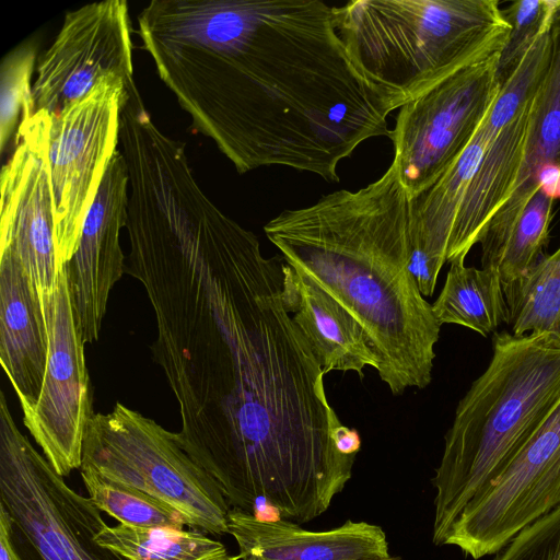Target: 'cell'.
I'll return each instance as SVG.
<instances>
[{"label":"cell","instance_id":"obj_1","mask_svg":"<svg viewBox=\"0 0 560 560\" xmlns=\"http://www.w3.org/2000/svg\"><path fill=\"white\" fill-rule=\"evenodd\" d=\"M128 237L126 272L155 315L151 350L178 402L182 448L231 509L320 516L351 479L361 438L330 406L285 306L282 257H266L211 200L154 212Z\"/></svg>","mask_w":560,"mask_h":560},{"label":"cell","instance_id":"obj_2","mask_svg":"<svg viewBox=\"0 0 560 560\" xmlns=\"http://www.w3.org/2000/svg\"><path fill=\"white\" fill-rule=\"evenodd\" d=\"M139 34L162 81L240 174L287 166L338 182L389 137L390 98L357 66L319 0H153Z\"/></svg>","mask_w":560,"mask_h":560},{"label":"cell","instance_id":"obj_3","mask_svg":"<svg viewBox=\"0 0 560 560\" xmlns=\"http://www.w3.org/2000/svg\"><path fill=\"white\" fill-rule=\"evenodd\" d=\"M411 217L412 199L392 163L359 190L283 210L264 226L284 262L361 324L395 396L431 383L441 330L409 269Z\"/></svg>","mask_w":560,"mask_h":560},{"label":"cell","instance_id":"obj_4","mask_svg":"<svg viewBox=\"0 0 560 560\" xmlns=\"http://www.w3.org/2000/svg\"><path fill=\"white\" fill-rule=\"evenodd\" d=\"M483 373L459 400L431 482L432 541L442 546L463 512L504 471L560 401V340L497 332Z\"/></svg>","mask_w":560,"mask_h":560},{"label":"cell","instance_id":"obj_5","mask_svg":"<svg viewBox=\"0 0 560 560\" xmlns=\"http://www.w3.org/2000/svg\"><path fill=\"white\" fill-rule=\"evenodd\" d=\"M337 32L395 109L447 74L501 52L511 31L497 0H352Z\"/></svg>","mask_w":560,"mask_h":560},{"label":"cell","instance_id":"obj_6","mask_svg":"<svg viewBox=\"0 0 560 560\" xmlns=\"http://www.w3.org/2000/svg\"><path fill=\"white\" fill-rule=\"evenodd\" d=\"M82 465L173 508L186 526L229 534L231 510L210 476L179 445L176 433L117 402L89 421Z\"/></svg>","mask_w":560,"mask_h":560},{"label":"cell","instance_id":"obj_7","mask_svg":"<svg viewBox=\"0 0 560 560\" xmlns=\"http://www.w3.org/2000/svg\"><path fill=\"white\" fill-rule=\"evenodd\" d=\"M0 503L26 560H128L95 541L106 525L101 511L71 489L22 433L0 444Z\"/></svg>","mask_w":560,"mask_h":560},{"label":"cell","instance_id":"obj_8","mask_svg":"<svg viewBox=\"0 0 560 560\" xmlns=\"http://www.w3.org/2000/svg\"><path fill=\"white\" fill-rule=\"evenodd\" d=\"M500 52L440 79L405 103L390 133L393 164L415 199L453 166L494 104Z\"/></svg>","mask_w":560,"mask_h":560},{"label":"cell","instance_id":"obj_9","mask_svg":"<svg viewBox=\"0 0 560 560\" xmlns=\"http://www.w3.org/2000/svg\"><path fill=\"white\" fill-rule=\"evenodd\" d=\"M127 84L112 75L88 95L51 115L49 165L55 197L58 259L74 255L83 223L116 153Z\"/></svg>","mask_w":560,"mask_h":560},{"label":"cell","instance_id":"obj_10","mask_svg":"<svg viewBox=\"0 0 560 560\" xmlns=\"http://www.w3.org/2000/svg\"><path fill=\"white\" fill-rule=\"evenodd\" d=\"M560 506V401L489 489L471 501L443 545L478 560Z\"/></svg>","mask_w":560,"mask_h":560},{"label":"cell","instance_id":"obj_11","mask_svg":"<svg viewBox=\"0 0 560 560\" xmlns=\"http://www.w3.org/2000/svg\"><path fill=\"white\" fill-rule=\"evenodd\" d=\"M48 359L37 402L23 410V423L44 457L61 477L81 468L85 431L94 415L84 341L78 329L66 267L57 287L42 300Z\"/></svg>","mask_w":560,"mask_h":560},{"label":"cell","instance_id":"obj_12","mask_svg":"<svg viewBox=\"0 0 560 560\" xmlns=\"http://www.w3.org/2000/svg\"><path fill=\"white\" fill-rule=\"evenodd\" d=\"M50 118L38 110L23 119L1 172L0 254L9 253L21 264L40 302L56 289L63 267L48 158Z\"/></svg>","mask_w":560,"mask_h":560},{"label":"cell","instance_id":"obj_13","mask_svg":"<svg viewBox=\"0 0 560 560\" xmlns=\"http://www.w3.org/2000/svg\"><path fill=\"white\" fill-rule=\"evenodd\" d=\"M131 33L125 0L94 2L67 12L57 37L38 59L33 114L57 115L112 75L135 83Z\"/></svg>","mask_w":560,"mask_h":560},{"label":"cell","instance_id":"obj_14","mask_svg":"<svg viewBox=\"0 0 560 560\" xmlns=\"http://www.w3.org/2000/svg\"><path fill=\"white\" fill-rule=\"evenodd\" d=\"M128 183L127 163L117 150L86 214L77 250L65 265L84 343L98 339L109 293L126 271L119 237L127 223Z\"/></svg>","mask_w":560,"mask_h":560},{"label":"cell","instance_id":"obj_15","mask_svg":"<svg viewBox=\"0 0 560 560\" xmlns=\"http://www.w3.org/2000/svg\"><path fill=\"white\" fill-rule=\"evenodd\" d=\"M537 93L527 97L515 89H504L492 105L487 116L490 141L458 211L447 262L466 258L489 220L512 195L525 160Z\"/></svg>","mask_w":560,"mask_h":560},{"label":"cell","instance_id":"obj_16","mask_svg":"<svg viewBox=\"0 0 560 560\" xmlns=\"http://www.w3.org/2000/svg\"><path fill=\"white\" fill-rule=\"evenodd\" d=\"M228 518L242 560H384L392 556L383 528L366 522L348 520L329 530L313 532L238 509H231Z\"/></svg>","mask_w":560,"mask_h":560},{"label":"cell","instance_id":"obj_17","mask_svg":"<svg viewBox=\"0 0 560 560\" xmlns=\"http://www.w3.org/2000/svg\"><path fill=\"white\" fill-rule=\"evenodd\" d=\"M48 359V334L39 298L21 264L0 254V362L21 410L38 400Z\"/></svg>","mask_w":560,"mask_h":560},{"label":"cell","instance_id":"obj_18","mask_svg":"<svg viewBox=\"0 0 560 560\" xmlns=\"http://www.w3.org/2000/svg\"><path fill=\"white\" fill-rule=\"evenodd\" d=\"M284 303L311 345L323 372L353 371L363 377L378 359L361 324L327 292L284 262Z\"/></svg>","mask_w":560,"mask_h":560},{"label":"cell","instance_id":"obj_19","mask_svg":"<svg viewBox=\"0 0 560 560\" xmlns=\"http://www.w3.org/2000/svg\"><path fill=\"white\" fill-rule=\"evenodd\" d=\"M547 165L560 168V5L549 28V63L535 97L523 167L512 195L486 225L491 240L503 242L509 237L539 191L537 174Z\"/></svg>","mask_w":560,"mask_h":560},{"label":"cell","instance_id":"obj_20","mask_svg":"<svg viewBox=\"0 0 560 560\" xmlns=\"http://www.w3.org/2000/svg\"><path fill=\"white\" fill-rule=\"evenodd\" d=\"M444 285L432 304L438 323L456 324L483 337L508 323L503 284L488 268L465 266L464 258L450 262Z\"/></svg>","mask_w":560,"mask_h":560},{"label":"cell","instance_id":"obj_21","mask_svg":"<svg viewBox=\"0 0 560 560\" xmlns=\"http://www.w3.org/2000/svg\"><path fill=\"white\" fill-rule=\"evenodd\" d=\"M95 541L128 560H240L225 546L197 529L141 528L107 524L95 533Z\"/></svg>","mask_w":560,"mask_h":560},{"label":"cell","instance_id":"obj_22","mask_svg":"<svg viewBox=\"0 0 560 560\" xmlns=\"http://www.w3.org/2000/svg\"><path fill=\"white\" fill-rule=\"evenodd\" d=\"M503 291L512 335L548 332L560 340V247Z\"/></svg>","mask_w":560,"mask_h":560},{"label":"cell","instance_id":"obj_23","mask_svg":"<svg viewBox=\"0 0 560 560\" xmlns=\"http://www.w3.org/2000/svg\"><path fill=\"white\" fill-rule=\"evenodd\" d=\"M89 499L119 524L130 527L184 529L186 521L173 508L131 487L109 480L92 467L81 465Z\"/></svg>","mask_w":560,"mask_h":560},{"label":"cell","instance_id":"obj_24","mask_svg":"<svg viewBox=\"0 0 560 560\" xmlns=\"http://www.w3.org/2000/svg\"><path fill=\"white\" fill-rule=\"evenodd\" d=\"M553 201L539 190L488 267L498 273L503 285L523 277L540 259L541 249L548 240Z\"/></svg>","mask_w":560,"mask_h":560},{"label":"cell","instance_id":"obj_25","mask_svg":"<svg viewBox=\"0 0 560 560\" xmlns=\"http://www.w3.org/2000/svg\"><path fill=\"white\" fill-rule=\"evenodd\" d=\"M36 57V44L24 43L12 50L1 66L0 142L1 151L14 140L23 119L33 115L30 85Z\"/></svg>","mask_w":560,"mask_h":560},{"label":"cell","instance_id":"obj_26","mask_svg":"<svg viewBox=\"0 0 560 560\" xmlns=\"http://www.w3.org/2000/svg\"><path fill=\"white\" fill-rule=\"evenodd\" d=\"M559 5L560 0H520L510 2L503 10L511 31L498 61L500 88L511 78L533 43L549 31Z\"/></svg>","mask_w":560,"mask_h":560},{"label":"cell","instance_id":"obj_27","mask_svg":"<svg viewBox=\"0 0 560 560\" xmlns=\"http://www.w3.org/2000/svg\"><path fill=\"white\" fill-rule=\"evenodd\" d=\"M493 560H560V506L521 530Z\"/></svg>","mask_w":560,"mask_h":560},{"label":"cell","instance_id":"obj_28","mask_svg":"<svg viewBox=\"0 0 560 560\" xmlns=\"http://www.w3.org/2000/svg\"><path fill=\"white\" fill-rule=\"evenodd\" d=\"M13 522L0 503V560H23L13 546Z\"/></svg>","mask_w":560,"mask_h":560},{"label":"cell","instance_id":"obj_29","mask_svg":"<svg viewBox=\"0 0 560 560\" xmlns=\"http://www.w3.org/2000/svg\"><path fill=\"white\" fill-rule=\"evenodd\" d=\"M539 190L556 200L560 198V168L553 165L544 166L537 174Z\"/></svg>","mask_w":560,"mask_h":560},{"label":"cell","instance_id":"obj_30","mask_svg":"<svg viewBox=\"0 0 560 560\" xmlns=\"http://www.w3.org/2000/svg\"><path fill=\"white\" fill-rule=\"evenodd\" d=\"M384 560H401V558L400 557H396V556H390L389 558L384 559Z\"/></svg>","mask_w":560,"mask_h":560}]
</instances>
